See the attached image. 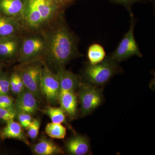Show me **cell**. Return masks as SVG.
<instances>
[{
  "mask_svg": "<svg viewBox=\"0 0 155 155\" xmlns=\"http://www.w3.org/2000/svg\"><path fill=\"white\" fill-rule=\"evenodd\" d=\"M15 100L8 94L0 95V107H14Z\"/></svg>",
  "mask_w": 155,
  "mask_h": 155,
  "instance_id": "484cf974",
  "label": "cell"
},
{
  "mask_svg": "<svg viewBox=\"0 0 155 155\" xmlns=\"http://www.w3.org/2000/svg\"><path fill=\"white\" fill-rule=\"evenodd\" d=\"M47 51V42L44 31L25 33L22 35L17 62H44Z\"/></svg>",
  "mask_w": 155,
  "mask_h": 155,
  "instance_id": "3957f363",
  "label": "cell"
},
{
  "mask_svg": "<svg viewBox=\"0 0 155 155\" xmlns=\"http://www.w3.org/2000/svg\"><path fill=\"white\" fill-rule=\"evenodd\" d=\"M58 1L67 9V8H69L70 6L75 4L77 0H58Z\"/></svg>",
  "mask_w": 155,
  "mask_h": 155,
  "instance_id": "83f0119b",
  "label": "cell"
},
{
  "mask_svg": "<svg viewBox=\"0 0 155 155\" xmlns=\"http://www.w3.org/2000/svg\"><path fill=\"white\" fill-rule=\"evenodd\" d=\"M23 34L19 19L0 14V38Z\"/></svg>",
  "mask_w": 155,
  "mask_h": 155,
  "instance_id": "5bb4252c",
  "label": "cell"
},
{
  "mask_svg": "<svg viewBox=\"0 0 155 155\" xmlns=\"http://www.w3.org/2000/svg\"><path fill=\"white\" fill-rule=\"evenodd\" d=\"M38 101L35 96L25 88L24 91L17 96L14 108L17 113H26L32 116L39 109Z\"/></svg>",
  "mask_w": 155,
  "mask_h": 155,
  "instance_id": "30bf717a",
  "label": "cell"
},
{
  "mask_svg": "<svg viewBox=\"0 0 155 155\" xmlns=\"http://www.w3.org/2000/svg\"><path fill=\"white\" fill-rule=\"evenodd\" d=\"M67 153L72 155L87 154L90 150L89 142L84 136L76 134L69 138L65 144Z\"/></svg>",
  "mask_w": 155,
  "mask_h": 155,
  "instance_id": "7c38bea8",
  "label": "cell"
},
{
  "mask_svg": "<svg viewBox=\"0 0 155 155\" xmlns=\"http://www.w3.org/2000/svg\"><path fill=\"white\" fill-rule=\"evenodd\" d=\"M87 56L89 64L93 65L102 62L107 57L105 50L103 46L97 43L92 44L88 47Z\"/></svg>",
  "mask_w": 155,
  "mask_h": 155,
  "instance_id": "ac0fdd59",
  "label": "cell"
},
{
  "mask_svg": "<svg viewBox=\"0 0 155 155\" xmlns=\"http://www.w3.org/2000/svg\"><path fill=\"white\" fill-rule=\"evenodd\" d=\"M32 153L37 155H55L64 153L61 147L52 140L42 137L32 149Z\"/></svg>",
  "mask_w": 155,
  "mask_h": 155,
  "instance_id": "e0dca14e",
  "label": "cell"
},
{
  "mask_svg": "<svg viewBox=\"0 0 155 155\" xmlns=\"http://www.w3.org/2000/svg\"><path fill=\"white\" fill-rule=\"evenodd\" d=\"M41 91L50 104H54L58 102L61 89L58 75L45 63L42 72Z\"/></svg>",
  "mask_w": 155,
  "mask_h": 155,
  "instance_id": "ba28073f",
  "label": "cell"
},
{
  "mask_svg": "<svg viewBox=\"0 0 155 155\" xmlns=\"http://www.w3.org/2000/svg\"><path fill=\"white\" fill-rule=\"evenodd\" d=\"M78 97L81 116H85L91 114L101 104V91L96 86L89 84L81 83L78 87Z\"/></svg>",
  "mask_w": 155,
  "mask_h": 155,
  "instance_id": "52a82bcc",
  "label": "cell"
},
{
  "mask_svg": "<svg viewBox=\"0 0 155 155\" xmlns=\"http://www.w3.org/2000/svg\"><path fill=\"white\" fill-rule=\"evenodd\" d=\"M43 65L44 62L42 61H31L19 63L14 68L20 74L25 87L35 96L38 101H41L44 97L41 91Z\"/></svg>",
  "mask_w": 155,
  "mask_h": 155,
  "instance_id": "5b68a950",
  "label": "cell"
},
{
  "mask_svg": "<svg viewBox=\"0 0 155 155\" xmlns=\"http://www.w3.org/2000/svg\"><path fill=\"white\" fill-rule=\"evenodd\" d=\"M120 71L119 62L110 55L99 64L94 65L87 64L82 75L86 83L95 86H102Z\"/></svg>",
  "mask_w": 155,
  "mask_h": 155,
  "instance_id": "277c9868",
  "label": "cell"
},
{
  "mask_svg": "<svg viewBox=\"0 0 155 155\" xmlns=\"http://www.w3.org/2000/svg\"><path fill=\"white\" fill-rule=\"evenodd\" d=\"M25 2V0H0V14L20 19Z\"/></svg>",
  "mask_w": 155,
  "mask_h": 155,
  "instance_id": "9a60e30c",
  "label": "cell"
},
{
  "mask_svg": "<svg viewBox=\"0 0 155 155\" xmlns=\"http://www.w3.org/2000/svg\"><path fill=\"white\" fill-rule=\"evenodd\" d=\"M22 35L0 38V62L10 63L17 61Z\"/></svg>",
  "mask_w": 155,
  "mask_h": 155,
  "instance_id": "9c48e42d",
  "label": "cell"
},
{
  "mask_svg": "<svg viewBox=\"0 0 155 155\" xmlns=\"http://www.w3.org/2000/svg\"><path fill=\"white\" fill-rule=\"evenodd\" d=\"M10 77L7 72L0 73V95L8 94L10 91Z\"/></svg>",
  "mask_w": 155,
  "mask_h": 155,
  "instance_id": "603a6c76",
  "label": "cell"
},
{
  "mask_svg": "<svg viewBox=\"0 0 155 155\" xmlns=\"http://www.w3.org/2000/svg\"><path fill=\"white\" fill-rule=\"evenodd\" d=\"M43 113L50 118L54 123L66 124V113L61 107H56L48 106L45 107Z\"/></svg>",
  "mask_w": 155,
  "mask_h": 155,
  "instance_id": "d6986e66",
  "label": "cell"
},
{
  "mask_svg": "<svg viewBox=\"0 0 155 155\" xmlns=\"http://www.w3.org/2000/svg\"><path fill=\"white\" fill-rule=\"evenodd\" d=\"M25 88L20 74L14 69L10 77V91L17 96L24 91Z\"/></svg>",
  "mask_w": 155,
  "mask_h": 155,
  "instance_id": "44dd1931",
  "label": "cell"
},
{
  "mask_svg": "<svg viewBox=\"0 0 155 155\" xmlns=\"http://www.w3.org/2000/svg\"><path fill=\"white\" fill-rule=\"evenodd\" d=\"M66 9L58 0H25L19 19L23 33L44 31L64 15Z\"/></svg>",
  "mask_w": 155,
  "mask_h": 155,
  "instance_id": "7a4b0ae2",
  "label": "cell"
},
{
  "mask_svg": "<svg viewBox=\"0 0 155 155\" xmlns=\"http://www.w3.org/2000/svg\"><path fill=\"white\" fill-rule=\"evenodd\" d=\"M44 31L47 42L44 63L53 71L65 69L70 61L82 57L78 51V39L67 25L64 15Z\"/></svg>",
  "mask_w": 155,
  "mask_h": 155,
  "instance_id": "6da1fadb",
  "label": "cell"
},
{
  "mask_svg": "<svg viewBox=\"0 0 155 155\" xmlns=\"http://www.w3.org/2000/svg\"><path fill=\"white\" fill-rule=\"evenodd\" d=\"M61 107L72 119L77 115V97L73 91H61L59 101Z\"/></svg>",
  "mask_w": 155,
  "mask_h": 155,
  "instance_id": "2e32d148",
  "label": "cell"
},
{
  "mask_svg": "<svg viewBox=\"0 0 155 155\" xmlns=\"http://www.w3.org/2000/svg\"><path fill=\"white\" fill-rule=\"evenodd\" d=\"M130 14V21L129 29L127 33L124 35L116 50L110 54L113 59L119 63L133 56H137L139 58L143 57L134 37L136 19L132 12Z\"/></svg>",
  "mask_w": 155,
  "mask_h": 155,
  "instance_id": "8992f818",
  "label": "cell"
},
{
  "mask_svg": "<svg viewBox=\"0 0 155 155\" xmlns=\"http://www.w3.org/2000/svg\"><path fill=\"white\" fill-rule=\"evenodd\" d=\"M45 133L51 138L63 139L65 138L67 134L66 127L60 123H48L45 128Z\"/></svg>",
  "mask_w": 155,
  "mask_h": 155,
  "instance_id": "ffe728a7",
  "label": "cell"
},
{
  "mask_svg": "<svg viewBox=\"0 0 155 155\" xmlns=\"http://www.w3.org/2000/svg\"><path fill=\"white\" fill-rule=\"evenodd\" d=\"M18 122L23 128L27 129L30 125L31 122L33 121L34 118L32 115L26 113H17V117Z\"/></svg>",
  "mask_w": 155,
  "mask_h": 155,
  "instance_id": "d4e9b609",
  "label": "cell"
},
{
  "mask_svg": "<svg viewBox=\"0 0 155 155\" xmlns=\"http://www.w3.org/2000/svg\"><path fill=\"white\" fill-rule=\"evenodd\" d=\"M0 138L2 140L7 139L17 140L28 146H30V142L24 133L23 127L19 122L14 120L7 122L6 126L0 130Z\"/></svg>",
  "mask_w": 155,
  "mask_h": 155,
  "instance_id": "8fae6325",
  "label": "cell"
},
{
  "mask_svg": "<svg viewBox=\"0 0 155 155\" xmlns=\"http://www.w3.org/2000/svg\"><path fill=\"white\" fill-rule=\"evenodd\" d=\"M41 124V121L40 119L39 118L34 119L28 128L26 129L28 136L31 139H35L37 137L39 132Z\"/></svg>",
  "mask_w": 155,
  "mask_h": 155,
  "instance_id": "cb8c5ba5",
  "label": "cell"
},
{
  "mask_svg": "<svg viewBox=\"0 0 155 155\" xmlns=\"http://www.w3.org/2000/svg\"><path fill=\"white\" fill-rule=\"evenodd\" d=\"M108 1L124 6L129 11L130 14L132 12L131 11V8L134 4L142 2L144 0H108Z\"/></svg>",
  "mask_w": 155,
  "mask_h": 155,
  "instance_id": "4316f807",
  "label": "cell"
},
{
  "mask_svg": "<svg viewBox=\"0 0 155 155\" xmlns=\"http://www.w3.org/2000/svg\"><path fill=\"white\" fill-rule=\"evenodd\" d=\"M56 73L59 79L61 91L75 92L79 87L81 83V78L72 71L63 69Z\"/></svg>",
  "mask_w": 155,
  "mask_h": 155,
  "instance_id": "4fadbf2b",
  "label": "cell"
},
{
  "mask_svg": "<svg viewBox=\"0 0 155 155\" xmlns=\"http://www.w3.org/2000/svg\"><path fill=\"white\" fill-rule=\"evenodd\" d=\"M3 63L2 62H0V73L2 72V68H3Z\"/></svg>",
  "mask_w": 155,
  "mask_h": 155,
  "instance_id": "f1b7e54d",
  "label": "cell"
},
{
  "mask_svg": "<svg viewBox=\"0 0 155 155\" xmlns=\"http://www.w3.org/2000/svg\"><path fill=\"white\" fill-rule=\"evenodd\" d=\"M17 112L14 107H0V122L6 123L16 119Z\"/></svg>",
  "mask_w": 155,
  "mask_h": 155,
  "instance_id": "7402d4cb",
  "label": "cell"
}]
</instances>
